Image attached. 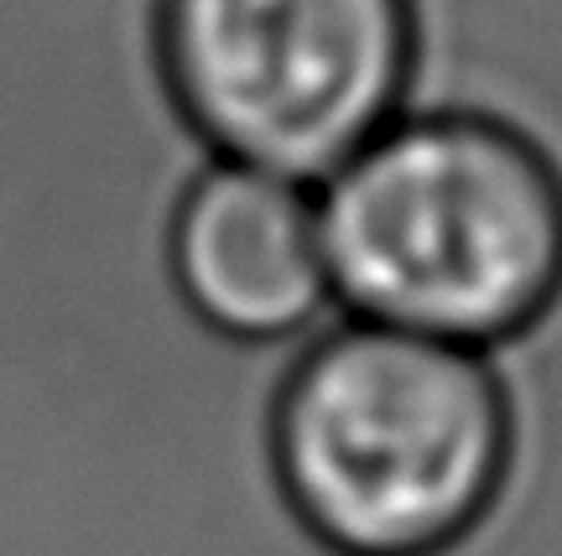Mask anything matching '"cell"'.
<instances>
[{
	"instance_id": "1",
	"label": "cell",
	"mask_w": 562,
	"mask_h": 556,
	"mask_svg": "<svg viewBox=\"0 0 562 556\" xmlns=\"http://www.w3.org/2000/svg\"><path fill=\"white\" fill-rule=\"evenodd\" d=\"M334 302L495 349L562 297V172L490 115H396L313 188Z\"/></svg>"
},
{
	"instance_id": "3",
	"label": "cell",
	"mask_w": 562,
	"mask_h": 556,
	"mask_svg": "<svg viewBox=\"0 0 562 556\" xmlns=\"http://www.w3.org/2000/svg\"><path fill=\"white\" fill-rule=\"evenodd\" d=\"M417 0H161V73L220 161L318 188L402 115Z\"/></svg>"
},
{
	"instance_id": "2",
	"label": "cell",
	"mask_w": 562,
	"mask_h": 556,
	"mask_svg": "<svg viewBox=\"0 0 562 556\" xmlns=\"http://www.w3.org/2000/svg\"><path fill=\"white\" fill-rule=\"evenodd\" d=\"M516 453L484 349L349 322L286 375L271 463L297 520L339 556H442L495 510Z\"/></svg>"
},
{
	"instance_id": "4",
	"label": "cell",
	"mask_w": 562,
	"mask_h": 556,
	"mask_svg": "<svg viewBox=\"0 0 562 556\" xmlns=\"http://www.w3.org/2000/svg\"><path fill=\"white\" fill-rule=\"evenodd\" d=\"M167 265L188 313L224 338L271 343L334 302L307 182L220 161L182 188Z\"/></svg>"
}]
</instances>
